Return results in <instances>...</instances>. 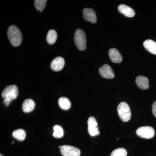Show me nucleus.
I'll return each mask as SVG.
<instances>
[{
  "instance_id": "nucleus-24",
  "label": "nucleus",
  "mask_w": 156,
  "mask_h": 156,
  "mask_svg": "<svg viewBox=\"0 0 156 156\" xmlns=\"http://www.w3.org/2000/svg\"><path fill=\"white\" fill-rule=\"evenodd\" d=\"M12 144H14V142H13H13H12Z\"/></svg>"
},
{
  "instance_id": "nucleus-20",
  "label": "nucleus",
  "mask_w": 156,
  "mask_h": 156,
  "mask_svg": "<svg viewBox=\"0 0 156 156\" xmlns=\"http://www.w3.org/2000/svg\"><path fill=\"white\" fill-rule=\"evenodd\" d=\"M47 2L46 0H36L34 1L35 7L38 11L42 12L45 9Z\"/></svg>"
},
{
  "instance_id": "nucleus-15",
  "label": "nucleus",
  "mask_w": 156,
  "mask_h": 156,
  "mask_svg": "<svg viewBox=\"0 0 156 156\" xmlns=\"http://www.w3.org/2000/svg\"><path fill=\"white\" fill-rule=\"evenodd\" d=\"M144 48L150 53L156 55V43L151 40H147L143 43Z\"/></svg>"
},
{
  "instance_id": "nucleus-18",
  "label": "nucleus",
  "mask_w": 156,
  "mask_h": 156,
  "mask_svg": "<svg viewBox=\"0 0 156 156\" xmlns=\"http://www.w3.org/2000/svg\"><path fill=\"white\" fill-rule=\"evenodd\" d=\"M12 135L16 139L20 141H22L25 139L26 133L23 129H19L14 131L12 133Z\"/></svg>"
},
{
  "instance_id": "nucleus-4",
  "label": "nucleus",
  "mask_w": 156,
  "mask_h": 156,
  "mask_svg": "<svg viewBox=\"0 0 156 156\" xmlns=\"http://www.w3.org/2000/svg\"><path fill=\"white\" fill-rule=\"evenodd\" d=\"M117 110L119 116L123 122H128L131 119V109L126 102H121L118 105Z\"/></svg>"
},
{
  "instance_id": "nucleus-21",
  "label": "nucleus",
  "mask_w": 156,
  "mask_h": 156,
  "mask_svg": "<svg viewBox=\"0 0 156 156\" xmlns=\"http://www.w3.org/2000/svg\"><path fill=\"white\" fill-rule=\"evenodd\" d=\"M127 151L124 148H119L112 152L110 156H127Z\"/></svg>"
},
{
  "instance_id": "nucleus-11",
  "label": "nucleus",
  "mask_w": 156,
  "mask_h": 156,
  "mask_svg": "<svg viewBox=\"0 0 156 156\" xmlns=\"http://www.w3.org/2000/svg\"><path fill=\"white\" fill-rule=\"evenodd\" d=\"M109 56L111 61L114 63H120L122 60V57L119 52L115 48L110 49L108 52Z\"/></svg>"
},
{
  "instance_id": "nucleus-14",
  "label": "nucleus",
  "mask_w": 156,
  "mask_h": 156,
  "mask_svg": "<svg viewBox=\"0 0 156 156\" xmlns=\"http://www.w3.org/2000/svg\"><path fill=\"white\" fill-rule=\"evenodd\" d=\"M35 106V104L32 99H29V98L26 99L23 103V111L24 112H30L33 110Z\"/></svg>"
},
{
  "instance_id": "nucleus-8",
  "label": "nucleus",
  "mask_w": 156,
  "mask_h": 156,
  "mask_svg": "<svg viewBox=\"0 0 156 156\" xmlns=\"http://www.w3.org/2000/svg\"><path fill=\"white\" fill-rule=\"evenodd\" d=\"M83 16L86 21H89L92 23L97 22V18L95 12L93 9L86 8L83 10Z\"/></svg>"
},
{
  "instance_id": "nucleus-5",
  "label": "nucleus",
  "mask_w": 156,
  "mask_h": 156,
  "mask_svg": "<svg viewBox=\"0 0 156 156\" xmlns=\"http://www.w3.org/2000/svg\"><path fill=\"white\" fill-rule=\"evenodd\" d=\"M136 134L140 137L145 139H151L154 136L155 131L150 126H143L136 130Z\"/></svg>"
},
{
  "instance_id": "nucleus-13",
  "label": "nucleus",
  "mask_w": 156,
  "mask_h": 156,
  "mask_svg": "<svg viewBox=\"0 0 156 156\" xmlns=\"http://www.w3.org/2000/svg\"><path fill=\"white\" fill-rule=\"evenodd\" d=\"M136 83L140 89L146 90L149 88V83L147 78L144 76H140L136 78Z\"/></svg>"
},
{
  "instance_id": "nucleus-1",
  "label": "nucleus",
  "mask_w": 156,
  "mask_h": 156,
  "mask_svg": "<svg viewBox=\"0 0 156 156\" xmlns=\"http://www.w3.org/2000/svg\"><path fill=\"white\" fill-rule=\"evenodd\" d=\"M8 36L11 44L14 47H18L21 44L23 39L22 34L16 26L11 25L9 27Z\"/></svg>"
},
{
  "instance_id": "nucleus-7",
  "label": "nucleus",
  "mask_w": 156,
  "mask_h": 156,
  "mask_svg": "<svg viewBox=\"0 0 156 156\" xmlns=\"http://www.w3.org/2000/svg\"><path fill=\"white\" fill-rule=\"evenodd\" d=\"M88 132L90 136H94L100 134L98 127V123L96 119L93 117H90L88 119Z\"/></svg>"
},
{
  "instance_id": "nucleus-10",
  "label": "nucleus",
  "mask_w": 156,
  "mask_h": 156,
  "mask_svg": "<svg viewBox=\"0 0 156 156\" xmlns=\"http://www.w3.org/2000/svg\"><path fill=\"white\" fill-rule=\"evenodd\" d=\"M65 66L64 58L60 56L56 57L51 62L50 66L55 71H59L63 69Z\"/></svg>"
},
{
  "instance_id": "nucleus-16",
  "label": "nucleus",
  "mask_w": 156,
  "mask_h": 156,
  "mask_svg": "<svg viewBox=\"0 0 156 156\" xmlns=\"http://www.w3.org/2000/svg\"><path fill=\"white\" fill-rule=\"evenodd\" d=\"M58 103L62 109L68 110L70 108L71 103L69 99L66 97H61L58 99Z\"/></svg>"
},
{
  "instance_id": "nucleus-17",
  "label": "nucleus",
  "mask_w": 156,
  "mask_h": 156,
  "mask_svg": "<svg viewBox=\"0 0 156 156\" xmlns=\"http://www.w3.org/2000/svg\"><path fill=\"white\" fill-rule=\"evenodd\" d=\"M57 38V33L54 30H51L48 32L47 36V41L50 44H55Z\"/></svg>"
},
{
  "instance_id": "nucleus-23",
  "label": "nucleus",
  "mask_w": 156,
  "mask_h": 156,
  "mask_svg": "<svg viewBox=\"0 0 156 156\" xmlns=\"http://www.w3.org/2000/svg\"><path fill=\"white\" fill-rule=\"evenodd\" d=\"M0 156H4L2 154H0Z\"/></svg>"
},
{
  "instance_id": "nucleus-6",
  "label": "nucleus",
  "mask_w": 156,
  "mask_h": 156,
  "mask_svg": "<svg viewBox=\"0 0 156 156\" xmlns=\"http://www.w3.org/2000/svg\"><path fill=\"white\" fill-rule=\"evenodd\" d=\"M60 152L63 156H80V151L77 148L68 145L62 146Z\"/></svg>"
},
{
  "instance_id": "nucleus-22",
  "label": "nucleus",
  "mask_w": 156,
  "mask_h": 156,
  "mask_svg": "<svg viewBox=\"0 0 156 156\" xmlns=\"http://www.w3.org/2000/svg\"><path fill=\"white\" fill-rule=\"evenodd\" d=\"M152 112L154 116L156 118V101H154L153 104Z\"/></svg>"
},
{
  "instance_id": "nucleus-9",
  "label": "nucleus",
  "mask_w": 156,
  "mask_h": 156,
  "mask_svg": "<svg viewBox=\"0 0 156 156\" xmlns=\"http://www.w3.org/2000/svg\"><path fill=\"white\" fill-rule=\"evenodd\" d=\"M99 73L102 77L106 79L114 78L115 74L111 67L108 64L104 65L99 69Z\"/></svg>"
},
{
  "instance_id": "nucleus-3",
  "label": "nucleus",
  "mask_w": 156,
  "mask_h": 156,
  "mask_svg": "<svg viewBox=\"0 0 156 156\" xmlns=\"http://www.w3.org/2000/svg\"><path fill=\"white\" fill-rule=\"evenodd\" d=\"M75 43L78 49L80 50H84L87 48L86 35L82 29L77 30L74 37Z\"/></svg>"
},
{
  "instance_id": "nucleus-12",
  "label": "nucleus",
  "mask_w": 156,
  "mask_h": 156,
  "mask_svg": "<svg viewBox=\"0 0 156 156\" xmlns=\"http://www.w3.org/2000/svg\"><path fill=\"white\" fill-rule=\"evenodd\" d=\"M118 10L120 13L128 17H132L135 15V12L133 9L125 5H120L118 7Z\"/></svg>"
},
{
  "instance_id": "nucleus-2",
  "label": "nucleus",
  "mask_w": 156,
  "mask_h": 156,
  "mask_svg": "<svg viewBox=\"0 0 156 156\" xmlns=\"http://www.w3.org/2000/svg\"><path fill=\"white\" fill-rule=\"evenodd\" d=\"M19 95V91L17 86L12 85L8 86L2 92V96L5 98L4 103L8 106L12 100L16 99Z\"/></svg>"
},
{
  "instance_id": "nucleus-19",
  "label": "nucleus",
  "mask_w": 156,
  "mask_h": 156,
  "mask_svg": "<svg viewBox=\"0 0 156 156\" xmlns=\"http://www.w3.org/2000/svg\"><path fill=\"white\" fill-rule=\"evenodd\" d=\"M53 136L56 138H61L63 136L64 131L61 126L56 125L53 127Z\"/></svg>"
}]
</instances>
